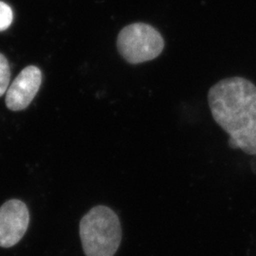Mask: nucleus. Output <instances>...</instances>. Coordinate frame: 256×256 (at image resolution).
I'll use <instances>...</instances> for the list:
<instances>
[{
    "mask_svg": "<svg viewBox=\"0 0 256 256\" xmlns=\"http://www.w3.org/2000/svg\"><path fill=\"white\" fill-rule=\"evenodd\" d=\"M210 113L230 136L232 149L256 155V86L243 77L214 84L208 93Z\"/></svg>",
    "mask_w": 256,
    "mask_h": 256,
    "instance_id": "obj_1",
    "label": "nucleus"
},
{
    "mask_svg": "<svg viewBox=\"0 0 256 256\" xmlns=\"http://www.w3.org/2000/svg\"><path fill=\"white\" fill-rule=\"evenodd\" d=\"M80 238L86 256H114L122 241L117 214L104 205L92 208L80 221Z\"/></svg>",
    "mask_w": 256,
    "mask_h": 256,
    "instance_id": "obj_2",
    "label": "nucleus"
},
{
    "mask_svg": "<svg viewBox=\"0 0 256 256\" xmlns=\"http://www.w3.org/2000/svg\"><path fill=\"white\" fill-rule=\"evenodd\" d=\"M117 46L126 62L140 64L160 56L164 48V40L155 28L146 23H134L120 32Z\"/></svg>",
    "mask_w": 256,
    "mask_h": 256,
    "instance_id": "obj_3",
    "label": "nucleus"
},
{
    "mask_svg": "<svg viewBox=\"0 0 256 256\" xmlns=\"http://www.w3.org/2000/svg\"><path fill=\"white\" fill-rule=\"evenodd\" d=\"M30 224L27 205L19 200H10L0 207V247L16 246L25 236Z\"/></svg>",
    "mask_w": 256,
    "mask_h": 256,
    "instance_id": "obj_4",
    "label": "nucleus"
},
{
    "mask_svg": "<svg viewBox=\"0 0 256 256\" xmlns=\"http://www.w3.org/2000/svg\"><path fill=\"white\" fill-rule=\"evenodd\" d=\"M42 82V72L36 66H28L12 82L5 102L10 110H25L36 96Z\"/></svg>",
    "mask_w": 256,
    "mask_h": 256,
    "instance_id": "obj_5",
    "label": "nucleus"
},
{
    "mask_svg": "<svg viewBox=\"0 0 256 256\" xmlns=\"http://www.w3.org/2000/svg\"><path fill=\"white\" fill-rule=\"evenodd\" d=\"M10 79V70L7 58L0 54V97L7 92Z\"/></svg>",
    "mask_w": 256,
    "mask_h": 256,
    "instance_id": "obj_6",
    "label": "nucleus"
},
{
    "mask_svg": "<svg viewBox=\"0 0 256 256\" xmlns=\"http://www.w3.org/2000/svg\"><path fill=\"white\" fill-rule=\"evenodd\" d=\"M14 20L12 10L8 4L0 1V32L6 30Z\"/></svg>",
    "mask_w": 256,
    "mask_h": 256,
    "instance_id": "obj_7",
    "label": "nucleus"
}]
</instances>
